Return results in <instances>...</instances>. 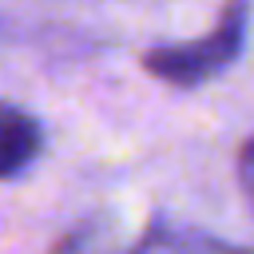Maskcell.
I'll list each match as a JSON object with an SVG mask.
<instances>
[{
	"label": "cell",
	"mask_w": 254,
	"mask_h": 254,
	"mask_svg": "<svg viewBox=\"0 0 254 254\" xmlns=\"http://www.w3.org/2000/svg\"><path fill=\"white\" fill-rule=\"evenodd\" d=\"M238 187H242V194L254 210V135L238 147Z\"/></svg>",
	"instance_id": "277c9868"
},
{
	"label": "cell",
	"mask_w": 254,
	"mask_h": 254,
	"mask_svg": "<svg viewBox=\"0 0 254 254\" xmlns=\"http://www.w3.org/2000/svg\"><path fill=\"white\" fill-rule=\"evenodd\" d=\"M40 155V123L20 111L16 103L4 107V131H0V175L16 179L32 159Z\"/></svg>",
	"instance_id": "3957f363"
},
{
	"label": "cell",
	"mask_w": 254,
	"mask_h": 254,
	"mask_svg": "<svg viewBox=\"0 0 254 254\" xmlns=\"http://www.w3.org/2000/svg\"><path fill=\"white\" fill-rule=\"evenodd\" d=\"M246 0H226L214 28L190 44H159L143 52V71H151L155 79L171 83V87H198L210 75H218L222 67L234 64V56L242 52L246 40Z\"/></svg>",
	"instance_id": "6da1fadb"
},
{
	"label": "cell",
	"mask_w": 254,
	"mask_h": 254,
	"mask_svg": "<svg viewBox=\"0 0 254 254\" xmlns=\"http://www.w3.org/2000/svg\"><path fill=\"white\" fill-rule=\"evenodd\" d=\"M155 234H159V226L151 222L139 238H115V226L107 218H87V222L71 226L48 254H147Z\"/></svg>",
	"instance_id": "7a4b0ae2"
}]
</instances>
